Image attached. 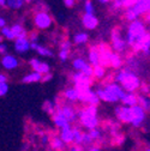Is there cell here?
I'll return each instance as SVG.
<instances>
[{
	"label": "cell",
	"mask_w": 150,
	"mask_h": 151,
	"mask_svg": "<svg viewBox=\"0 0 150 151\" xmlns=\"http://www.w3.org/2000/svg\"><path fill=\"white\" fill-rule=\"evenodd\" d=\"M114 82L119 83L126 92H136L142 85V81L138 74L127 67L119 70L114 74Z\"/></svg>",
	"instance_id": "6da1fadb"
},
{
	"label": "cell",
	"mask_w": 150,
	"mask_h": 151,
	"mask_svg": "<svg viewBox=\"0 0 150 151\" xmlns=\"http://www.w3.org/2000/svg\"><path fill=\"white\" fill-rule=\"evenodd\" d=\"M77 115L81 126L87 131L97 128L100 126L99 108L96 106H84L81 109H77Z\"/></svg>",
	"instance_id": "7a4b0ae2"
},
{
	"label": "cell",
	"mask_w": 150,
	"mask_h": 151,
	"mask_svg": "<svg viewBox=\"0 0 150 151\" xmlns=\"http://www.w3.org/2000/svg\"><path fill=\"white\" fill-rule=\"evenodd\" d=\"M146 23L142 19H136L133 22H130L126 29V35H125V39L126 42L128 45V47L131 48L132 47L141 37L148 31L146 30Z\"/></svg>",
	"instance_id": "3957f363"
},
{
	"label": "cell",
	"mask_w": 150,
	"mask_h": 151,
	"mask_svg": "<svg viewBox=\"0 0 150 151\" xmlns=\"http://www.w3.org/2000/svg\"><path fill=\"white\" fill-rule=\"evenodd\" d=\"M32 22L37 30H42V31L49 30L54 24V19L48 11H35L32 16Z\"/></svg>",
	"instance_id": "277c9868"
},
{
	"label": "cell",
	"mask_w": 150,
	"mask_h": 151,
	"mask_svg": "<svg viewBox=\"0 0 150 151\" xmlns=\"http://www.w3.org/2000/svg\"><path fill=\"white\" fill-rule=\"evenodd\" d=\"M110 48L113 52H117L120 54L125 53L128 48L126 39L123 36L121 31L118 28H114L110 32Z\"/></svg>",
	"instance_id": "5b68a950"
},
{
	"label": "cell",
	"mask_w": 150,
	"mask_h": 151,
	"mask_svg": "<svg viewBox=\"0 0 150 151\" xmlns=\"http://www.w3.org/2000/svg\"><path fill=\"white\" fill-rule=\"evenodd\" d=\"M71 79L73 83V86L78 89L79 91L82 90H87V89H91L92 84H94V78L85 76L84 73L79 72V71H74L71 74Z\"/></svg>",
	"instance_id": "8992f818"
},
{
	"label": "cell",
	"mask_w": 150,
	"mask_h": 151,
	"mask_svg": "<svg viewBox=\"0 0 150 151\" xmlns=\"http://www.w3.org/2000/svg\"><path fill=\"white\" fill-rule=\"evenodd\" d=\"M78 102H81L84 106H99L101 100L97 96L96 90L92 89H87V90H82L79 91V99Z\"/></svg>",
	"instance_id": "52a82bcc"
},
{
	"label": "cell",
	"mask_w": 150,
	"mask_h": 151,
	"mask_svg": "<svg viewBox=\"0 0 150 151\" xmlns=\"http://www.w3.org/2000/svg\"><path fill=\"white\" fill-rule=\"evenodd\" d=\"M114 115L120 124L131 125V121H132V109L127 106H119L114 109Z\"/></svg>",
	"instance_id": "ba28073f"
},
{
	"label": "cell",
	"mask_w": 150,
	"mask_h": 151,
	"mask_svg": "<svg viewBox=\"0 0 150 151\" xmlns=\"http://www.w3.org/2000/svg\"><path fill=\"white\" fill-rule=\"evenodd\" d=\"M135 54L143 53V54H150V31H146L141 39L131 47Z\"/></svg>",
	"instance_id": "9c48e42d"
},
{
	"label": "cell",
	"mask_w": 150,
	"mask_h": 151,
	"mask_svg": "<svg viewBox=\"0 0 150 151\" xmlns=\"http://www.w3.org/2000/svg\"><path fill=\"white\" fill-rule=\"evenodd\" d=\"M131 109H132V121H131V126L135 128H138L146 120V111L139 104L131 107Z\"/></svg>",
	"instance_id": "30bf717a"
},
{
	"label": "cell",
	"mask_w": 150,
	"mask_h": 151,
	"mask_svg": "<svg viewBox=\"0 0 150 151\" xmlns=\"http://www.w3.org/2000/svg\"><path fill=\"white\" fill-rule=\"evenodd\" d=\"M58 110L61 114L66 118V120L70 124H73L78 120V115H77V109L73 106H71V103H63V104H58Z\"/></svg>",
	"instance_id": "8fae6325"
},
{
	"label": "cell",
	"mask_w": 150,
	"mask_h": 151,
	"mask_svg": "<svg viewBox=\"0 0 150 151\" xmlns=\"http://www.w3.org/2000/svg\"><path fill=\"white\" fill-rule=\"evenodd\" d=\"M19 59L17 58L16 55L13 54H5L1 56V59H0V65L1 67L6 71H13V70H17L19 67Z\"/></svg>",
	"instance_id": "7c38bea8"
},
{
	"label": "cell",
	"mask_w": 150,
	"mask_h": 151,
	"mask_svg": "<svg viewBox=\"0 0 150 151\" xmlns=\"http://www.w3.org/2000/svg\"><path fill=\"white\" fill-rule=\"evenodd\" d=\"M29 66L31 67L32 71H36L41 74H46L50 72V65L46 61L40 60L39 58H31L29 60Z\"/></svg>",
	"instance_id": "4fadbf2b"
},
{
	"label": "cell",
	"mask_w": 150,
	"mask_h": 151,
	"mask_svg": "<svg viewBox=\"0 0 150 151\" xmlns=\"http://www.w3.org/2000/svg\"><path fill=\"white\" fill-rule=\"evenodd\" d=\"M99 50H100V65L108 67L109 66V59H110V55L113 53L110 46L106 45V43H99L97 45Z\"/></svg>",
	"instance_id": "5bb4252c"
},
{
	"label": "cell",
	"mask_w": 150,
	"mask_h": 151,
	"mask_svg": "<svg viewBox=\"0 0 150 151\" xmlns=\"http://www.w3.org/2000/svg\"><path fill=\"white\" fill-rule=\"evenodd\" d=\"M100 22L95 13H83L82 16V25L87 30H95L99 27Z\"/></svg>",
	"instance_id": "9a60e30c"
},
{
	"label": "cell",
	"mask_w": 150,
	"mask_h": 151,
	"mask_svg": "<svg viewBox=\"0 0 150 151\" xmlns=\"http://www.w3.org/2000/svg\"><path fill=\"white\" fill-rule=\"evenodd\" d=\"M13 48H14V52L18 54H25L31 49V42L28 37L16 39L13 41Z\"/></svg>",
	"instance_id": "2e32d148"
},
{
	"label": "cell",
	"mask_w": 150,
	"mask_h": 151,
	"mask_svg": "<svg viewBox=\"0 0 150 151\" xmlns=\"http://www.w3.org/2000/svg\"><path fill=\"white\" fill-rule=\"evenodd\" d=\"M96 93H97V96L100 97V100L102 102H106V103H117V102H120L113 93H112L108 89H106L103 85L99 86L96 89Z\"/></svg>",
	"instance_id": "e0dca14e"
},
{
	"label": "cell",
	"mask_w": 150,
	"mask_h": 151,
	"mask_svg": "<svg viewBox=\"0 0 150 151\" xmlns=\"http://www.w3.org/2000/svg\"><path fill=\"white\" fill-rule=\"evenodd\" d=\"M59 137L66 145L73 144V127L71 124H67L59 129Z\"/></svg>",
	"instance_id": "ac0fdd59"
},
{
	"label": "cell",
	"mask_w": 150,
	"mask_h": 151,
	"mask_svg": "<svg viewBox=\"0 0 150 151\" xmlns=\"http://www.w3.org/2000/svg\"><path fill=\"white\" fill-rule=\"evenodd\" d=\"M63 99L66 101V103H76L79 99V90L76 88H67L63 91Z\"/></svg>",
	"instance_id": "d6986e66"
},
{
	"label": "cell",
	"mask_w": 150,
	"mask_h": 151,
	"mask_svg": "<svg viewBox=\"0 0 150 151\" xmlns=\"http://www.w3.org/2000/svg\"><path fill=\"white\" fill-rule=\"evenodd\" d=\"M31 49L35 50L42 58H53L54 56V53L50 48H48L47 46H42L39 42H31Z\"/></svg>",
	"instance_id": "ffe728a7"
},
{
	"label": "cell",
	"mask_w": 150,
	"mask_h": 151,
	"mask_svg": "<svg viewBox=\"0 0 150 151\" xmlns=\"http://www.w3.org/2000/svg\"><path fill=\"white\" fill-rule=\"evenodd\" d=\"M132 9L139 17L145 16L150 12V0H137V3Z\"/></svg>",
	"instance_id": "44dd1931"
},
{
	"label": "cell",
	"mask_w": 150,
	"mask_h": 151,
	"mask_svg": "<svg viewBox=\"0 0 150 151\" xmlns=\"http://www.w3.org/2000/svg\"><path fill=\"white\" fill-rule=\"evenodd\" d=\"M88 63L91 66H97L100 65V50L97 45H94L90 47L88 52Z\"/></svg>",
	"instance_id": "7402d4cb"
},
{
	"label": "cell",
	"mask_w": 150,
	"mask_h": 151,
	"mask_svg": "<svg viewBox=\"0 0 150 151\" xmlns=\"http://www.w3.org/2000/svg\"><path fill=\"white\" fill-rule=\"evenodd\" d=\"M124 64H125V60H124V58L121 56L120 53H117V52L112 53L110 59H109V66H110L112 68L119 71V70L123 68Z\"/></svg>",
	"instance_id": "603a6c76"
},
{
	"label": "cell",
	"mask_w": 150,
	"mask_h": 151,
	"mask_svg": "<svg viewBox=\"0 0 150 151\" xmlns=\"http://www.w3.org/2000/svg\"><path fill=\"white\" fill-rule=\"evenodd\" d=\"M42 77H43V74L36 72V71H31V72H29V73L23 76V78L21 79V82L23 84H34V83L42 82Z\"/></svg>",
	"instance_id": "cb8c5ba5"
},
{
	"label": "cell",
	"mask_w": 150,
	"mask_h": 151,
	"mask_svg": "<svg viewBox=\"0 0 150 151\" xmlns=\"http://www.w3.org/2000/svg\"><path fill=\"white\" fill-rule=\"evenodd\" d=\"M120 102L123 106H127V107L137 106L138 104V95L136 92H126Z\"/></svg>",
	"instance_id": "d4e9b609"
},
{
	"label": "cell",
	"mask_w": 150,
	"mask_h": 151,
	"mask_svg": "<svg viewBox=\"0 0 150 151\" xmlns=\"http://www.w3.org/2000/svg\"><path fill=\"white\" fill-rule=\"evenodd\" d=\"M49 146L53 151H64L65 150V146L66 144L61 140V138L58 136H52L50 137V140H49Z\"/></svg>",
	"instance_id": "484cf974"
},
{
	"label": "cell",
	"mask_w": 150,
	"mask_h": 151,
	"mask_svg": "<svg viewBox=\"0 0 150 151\" xmlns=\"http://www.w3.org/2000/svg\"><path fill=\"white\" fill-rule=\"evenodd\" d=\"M58 104H59L58 101L47 100V101L43 102V104H42V109H43V111L46 113V114L53 116V115L55 114V111H57V109H58Z\"/></svg>",
	"instance_id": "4316f807"
},
{
	"label": "cell",
	"mask_w": 150,
	"mask_h": 151,
	"mask_svg": "<svg viewBox=\"0 0 150 151\" xmlns=\"http://www.w3.org/2000/svg\"><path fill=\"white\" fill-rule=\"evenodd\" d=\"M11 29L16 36V39H23V37H28V31L27 29L24 28L23 24L21 23H14L13 25H11Z\"/></svg>",
	"instance_id": "83f0119b"
},
{
	"label": "cell",
	"mask_w": 150,
	"mask_h": 151,
	"mask_svg": "<svg viewBox=\"0 0 150 151\" xmlns=\"http://www.w3.org/2000/svg\"><path fill=\"white\" fill-rule=\"evenodd\" d=\"M52 120H53V124H54V126L57 127V128H61V127H64L65 125H67V124H70L67 120H66V118L61 114V113L57 109V111H55V114L52 116Z\"/></svg>",
	"instance_id": "f1b7e54d"
},
{
	"label": "cell",
	"mask_w": 150,
	"mask_h": 151,
	"mask_svg": "<svg viewBox=\"0 0 150 151\" xmlns=\"http://www.w3.org/2000/svg\"><path fill=\"white\" fill-rule=\"evenodd\" d=\"M89 42V35L85 31H79L77 34H74L73 36V43L77 46H84Z\"/></svg>",
	"instance_id": "f546056e"
},
{
	"label": "cell",
	"mask_w": 150,
	"mask_h": 151,
	"mask_svg": "<svg viewBox=\"0 0 150 151\" xmlns=\"http://www.w3.org/2000/svg\"><path fill=\"white\" fill-rule=\"evenodd\" d=\"M125 64H126L127 68L132 70V71H135V72H136V71L138 70V67H139V60H138V58L136 56L135 53L127 56L126 60H125Z\"/></svg>",
	"instance_id": "4dcf8cb0"
},
{
	"label": "cell",
	"mask_w": 150,
	"mask_h": 151,
	"mask_svg": "<svg viewBox=\"0 0 150 151\" xmlns=\"http://www.w3.org/2000/svg\"><path fill=\"white\" fill-rule=\"evenodd\" d=\"M106 67L102 65H97V66H94V73H92V78L96 79V81H103L106 78Z\"/></svg>",
	"instance_id": "1f68e13d"
},
{
	"label": "cell",
	"mask_w": 150,
	"mask_h": 151,
	"mask_svg": "<svg viewBox=\"0 0 150 151\" xmlns=\"http://www.w3.org/2000/svg\"><path fill=\"white\" fill-rule=\"evenodd\" d=\"M83 137H84V132L82 131V128H79L78 126L73 127V144L83 145Z\"/></svg>",
	"instance_id": "d6a6232c"
},
{
	"label": "cell",
	"mask_w": 150,
	"mask_h": 151,
	"mask_svg": "<svg viewBox=\"0 0 150 151\" xmlns=\"http://www.w3.org/2000/svg\"><path fill=\"white\" fill-rule=\"evenodd\" d=\"M88 64H89L88 60H85L84 58H82V56H81V58H76V59L72 60V67H73V70L74 71H79V72H82Z\"/></svg>",
	"instance_id": "836d02e7"
},
{
	"label": "cell",
	"mask_w": 150,
	"mask_h": 151,
	"mask_svg": "<svg viewBox=\"0 0 150 151\" xmlns=\"http://www.w3.org/2000/svg\"><path fill=\"white\" fill-rule=\"evenodd\" d=\"M88 136H89V138H90V140L92 142V144L94 143H96V142H100L101 139H102V132L99 129V128H94V129H89L88 132Z\"/></svg>",
	"instance_id": "e575fe53"
},
{
	"label": "cell",
	"mask_w": 150,
	"mask_h": 151,
	"mask_svg": "<svg viewBox=\"0 0 150 151\" xmlns=\"http://www.w3.org/2000/svg\"><path fill=\"white\" fill-rule=\"evenodd\" d=\"M138 104L146 113L150 111V96H146V95H142V93H139V95H138Z\"/></svg>",
	"instance_id": "d590c367"
},
{
	"label": "cell",
	"mask_w": 150,
	"mask_h": 151,
	"mask_svg": "<svg viewBox=\"0 0 150 151\" xmlns=\"http://www.w3.org/2000/svg\"><path fill=\"white\" fill-rule=\"evenodd\" d=\"M25 1L24 0H6V7L10 10H21L24 6Z\"/></svg>",
	"instance_id": "8d00e7d4"
},
{
	"label": "cell",
	"mask_w": 150,
	"mask_h": 151,
	"mask_svg": "<svg viewBox=\"0 0 150 151\" xmlns=\"http://www.w3.org/2000/svg\"><path fill=\"white\" fill-rule=\"evenodd\" d=\"M0 35H1L4 39L7 40V41H14V40H16V36H14V34H13L11 27H7V25L0 30Z\"/></svg>",
	"instance_id": "74e56055"
},
{
	"label": "cell",
	"mask_w": 150,
	"mask_h": 151,
	"mask_svg": "<svg viewBox=\"0 0 150 151\" xmlns=\"http://www.w3.org/2000/svg\"><path fill=\"white\" fill-rule=\"evenodd\" d=\"M124 17H125V19H126L128 23H130V22H133V21H136V19H139V16L135 12V10H133L132 7L125 10Z\"/></svg>",
	"instance_id": "f35d334b"
},
{
	"label": "cell",
	"mask_w": 150,
	"mask_h": 151,
	"mask_svg": "<svg viewBox=\"0 0 150 151\" xmlns=\"http://www.w3.org/2000/svg\"><path fill=\"white\" fill-rule=\"evenodd\" d=\"M70 54H71V49L60 48V49H59V54H58L59 60H60L61 63H66V61L69 60V58H70Z\"/></svg>",
	"instance_id": "ab89813d"
},
{
	"label": "cell",
	"mask_w": 150,
	"mask_h": 151,
	"mask_svg": "<svg viewBox=\"0 0 150 151\" xmlns=\"http://www.w3.org/2000/svg\"><path fill=\"white\" fill-rule=\"evenodd\" d=\"M83 9H84V13H95V6L91 0H85L83 4Z\"/></svg>",
	"instance_id": "60d3db41"
},
{
	"label": "cell",
	"mask_w": 150,
	"mask_h": 151,
	"mask_svg": "<svg viewBox=\"0 0 150 151\" xmlns=\"http://www.w3.org/2000/svg\"><path fill=\"white\" fill-rule=\"evenodd\" d=\"M124 142H125V137H124V134L120 133V132L115 136H112V143L114 145H123Z\"/></svg>",
	"instance_id": "b9f144b4"
},
{
	"label": "cell",
	"mask_w": 150,
	"mask_h": 151,
	"mask_svg": "<svg viewBox=\"0 0 150 151\" xmlns=\"http://www.w3.org/2000/svg\"><path fill=\"white\" fill-rule=\"evenodd\" d=\"M10 86L7 82H0V97H4L9 93Z\"/></svg>",
	"instance_id": "7bdbcfd3"
},
{
	"label": "cell",
	"mask_w": 150,
	"mask_h": 151,
	"mask_svg": "<svg viewBox=\"0 0 150 151\" xmlns=\"http://www.w3.org/2000/svg\"><path fill=\"white\" fill-rule=\"evenodd\" d=\"M139 92L142 93V95L150 96V85L149 84H145V83H142V85L139 88Z\"/></svg>",
	"instance_id": "ee69618b"
},
{
	"label": "cell",
	"mask_w": 150,
	"mask_h": 151,
	"mask_svg": "<svg viewBox=\"0 0 150 151\" xmlns=\"http://www.w3.org/2000/svg\"><path fill=\"white\" fill-rule=\"evenodd\" d=\"M28 39L30 40V42H39V39H40L39 32H37L36 30L30 31V32L28 34Z\"/></svg>",
	"instance_id": "f6af8a7d"
},
{
	"label": "cell",
	"mask_w": 150,
	"mask_h": 151,
	"mask_svg": "<svg viewBox=\"0 0 150 151\" xmlns=\"http://www.w3.org/2000/svg\"><path fill=\"white\" fill-rule=\"evenodd\" d=\"M35 10L36 11H48V6L45 1L40 0V1H37L36 5H35Z\"/></svg>",
	"instance_id": "bcb514c9"
},
{
	"label": "cell",
	"mask_w": 150,
	"mask_h": 151,
	"mask_svg": "<svg viewBox=\"0 0 150 151\" xmlns=\"http://www.w3.org/2000/svg\"><path fill=\"white\" fill-rule=\"evenodd\" d=\"M136 3H137V0H123V9L127 10V9L133 7Z\"/></svg>",
	"instance_id": "7dc6e473"
},
{
	"label": "cell",
	"mask_w": 150,
	"mask_h": 151,
	"mask_svg": "<svg viewBox=\"0 0 150 151\" xmlns=\"http://www.w3.org/2000/svg\"><path fill=\"white\" fill-rule=\"evenodd\" d=\"M41 143L42 145H49V140H50V136L48 133H45V132H41Z\"/></svg>",
	"instance_id": "c3c4849f"
},
{
	"label": "cell",
	"mask_w": 150,
	"mask_h": 151,
	"mask_svg": "<svg viewBox=\"0 0 150 151\" xmlns=\"http://www.w3.org/2000/svg\"><path fill=\"white\" fill-rule=\"evenodd\" d=\"M69 151H84V146L83 145H77V144H73L69 147Z\"/></svg>",
	"instance_id": "681fc988"
},
{
	"label": "cell",
	"mask_w": 150,
	"mask_h": 151,
	"mask_svg": "<svg viewBox=\"0 0 150 151\" xmlns=\"http://www.w3.org/2000/svg\"><path fill=\"white\" fill-rule=\"evenodd\" d=\"M72 47V43L70 40H64L61 43H60V48H66V49H71Z\"/></svg>",
	"instance_id": "f907efd6"
},
{
	"label": "cell",
	"mask_w": 150,
	"mask_h": 151,
	"mask_svg": "<svg viewBox=\"0 0 150 151\" xmlns=\"http://www.w3.org/2000/svg\"><path fill=\"white\" fill-rule=\"evenodd\" d=\"M7 50H9V49H7V45H6V43H4V42L0 43V55L3 56V55H5V54H7Z\"/></svg>",
	"instance_id": "816d5d0a"
},
{
	"label": "cell",
	"mask_w": 150,
	"mask_h": 151,
	"mask_svg": "<svg viewBox=\"0 0 150 151\" xmlns=\"http://www.w3.org/2000/svg\"><path fill=\"white\" fill-rule=\"evenodd\" d=\"M53 78V73L49 72V73H46L43 74V77H42V83H47V82H50Z\"/></svg>",
	"instance_id": "f5cc1de1"
},
{
	"label": "cell",
	"mask_w": 150,
	"mask_h": 151,
	"mask_svg": "<svg viewBox=\"0 0 150 151\" xmlns=\"http://www.w3.org/2000/svg\"><path fill=\"white\" fill-rule=\"evenodd\" d=\"M64 4H65L66 7L72 9L74 5H76V0H64Z\"/></svg>",
	"instance_id": "db71d44e"
},
{
	"label": "cell",
	"mask_w": 150,
	"mask_h": 151,
	"mask_svg": "<svg viewBox=\"0 0 150 151\" xmlns=\"http://www.w3.org/2000/svg\"><path fill=\"white\" fill-rule=\"evenodd\" d=\"M7 81H9L7 74L4 72H0V82H7Z\"/></svg>",
	"instance_id": "11a10c76"
},
{
	"label": "cell",
	"mask_w": 150,
	"mask_h": 151,
	"mask_svg": "<svg viewBox=\"0 0 150 151\" xmlns=\"http://www.w3.org/2000/svg\"><path fill=\"white\" fill-rule=\"evenodd\" d=\"M6 27V19L4 17H0V30Z\"/></svg>",
	"instance_id": "9f6ffc18"
},
{
	"label": "cell",
	"mask_w": 150,
	"mask_h": 151,
	"mask_svg": "<svg viewBox=\"0 0 150 151\" xmlns=\"http://www.w3.org/2000/svg\"><path fill=\"white\" fill-rule=\"evenodd\" d=\"M97 1H99V4H101V5H107V4L112 3V0H97Z\"/></svg>",
	"instance_id": "6f0895ef"
},
{
	"label": "cell",
	"mask_w": 150,
	"mask_h": 151,
	"mask_svg": "<svg viewBox=\"0 0 150 151\" xmlns=\"http://www.w3.org/2000/svg\"><path fill=\"white\" fill-rule=\"evenodd\" d=\"M88 151H101V149L97 147V146H90V147L88 149Z\"/></svg>",
	"instance_id": "680465c9"
},
{
	"label": "cell",
	"mask_w": 150,
	"mask_h": 151,
	"mask_svg": "<svg viewBox=\"0 0 150 151\" xmlns=\"http://www.w3.org/2000/svg\"><path fill=\"white\" fill-rule=\"evenodd\" d=\"M0 7H6V0H0Z\"/></svg>",
	"instance_id": "91938a15"
},
{
	"label": "cell",
	"mask_w": 150,
	"mask_h": 151,
	"mask_svg": "<svg viewBox=\"0 0 150 151\" xmlns=\"http://www.w3.org/2000/svg\"><path fill=\"white\" fill-rule=\"evenodd\" d=\"M25 1V4H32V3H35V0H24Z\"/></svg>",
	"instance_id": "94428289"
},
{
	"label": "cell",
	"mask_w": 150,
	"mask_h": 151,
	"mask_svg": "<svg viewBox=\"0 0 150 151\" xmlns=\"http://www.w3.org/2000/svg\"><path fill=\"white\" fill-rule=\"evenodd\" d=\"M4 42V37L1 36V35H0V43H3Z\"/></svg>",
	"instance_id": "6125c7cd"
},
{
	"label": "cell",
	"mask_w": 150,
	"mask_h": 151,
	"mask_svg": "<svg viewBox=\"0 0 150 151\" xmlns=\"http://www.w3.org/2000/svg\"><path fill=\"white\" fill-rule=\"evenodd\" d=\"M145 151H150V147H148V149H145Z\"/></svg>",
	"instance_id": "be15d7a7"
}]
</instances>
